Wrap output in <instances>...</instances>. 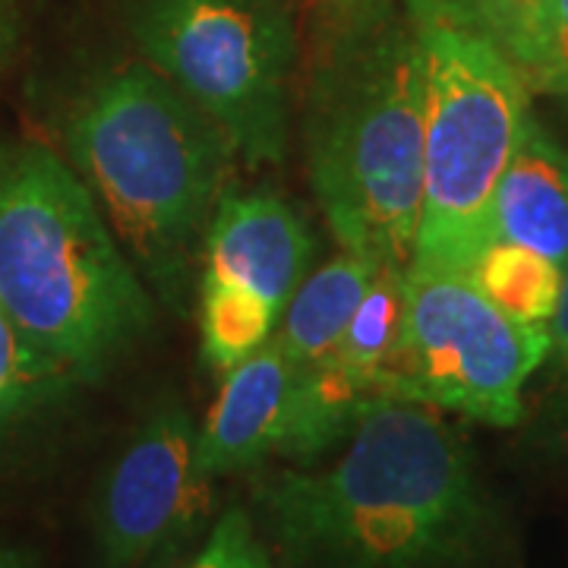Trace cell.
<instances>
[{
    "label": "cell",
    "instance_id": "14",
    "mask_svg": "<svg viewBox=\"0 0 568 568\" xmlns=\"http://www.w3.org/2000/svg\"><path fill=\"white\" fill-rule=\"evenodd\" d=\"M407 313V265L379 263L335 351L338 364L388 402V373L398 357Z\"/></svg>",
    "mask_w": 568,
    "mask_h": 568
},
{
    "label": "cell",
    "instance_id": "1",
    "mask_svg": "<svg viewBox=\"0 0 568 568\" xmlns=\"http://www.w3.org/2000/svg\"><path fill=\"white\" fill-rule=\"evenodd\" d=\"M250 511L278 568H484L493 549L470 448L414 402L366 410L328 465L260 477Z\"/></svg>",
    "mask_w": 568,
    "mask_h": 568
},
{
    "label": "cell",
    "instance_id": "17",
    "mask_svg": "<svg viewBox=\"0 0 568 568\" xmlns=\"http://www.w3.org/2000/svg\"><path fill=\"white\" fill-rule=\"evenodd\" d=\"M77 386L0 313V429Z\"/></svg>",
    "mask_w": 568,
    "mask_h": 568
},
{
    "label": "cell",
    "instance_id": "19",
    "mask_svg": "<svg viewBox=\"0 0 568 568\" xmlns=\"http://www.w3.org/2000/svg\"><path fill=\"white\" fill-rule=\"evenodd\" d=\"M549 361L552 366L562 373L568 379V268L566 278H562V291H559V301H556V310L549 316Z\"/></svg>",
    "mask_w": 568,
    "mask_h": 568
},
{
    "label": "cell",
    "instance_id": "12",
    "mask_svg": "<svg viewBox=\"0 0 568 568\" xmlns=\"http://www.w3.org/2000/svg\"><path fill=\"white\" fill-rule=\"evenodd\" d=\"M373 272L376 263L345 250L301 282L284 306V325L278 332V345L294 376L316 369L338 351Z\"/></svg>",
    "mask_w": 568,
    "mask_h": 568
},
{
    "label": "cell",
    "instance_id": "20",
    "mask_svg": "<svg viewBox=\"0 0 568 568\" xmlns=\"http://www.w3.org/2000/svg\"><path fill=\"white\" fill-rule=\"evenodd\" d=\"M0 568H36L32 562V556L29 552H22L17 547H3L0 544Z\"/></svg>",
    "mask_w": 568,
    "mask_h": 568
},
{
    "label": "cell",
    "instance_id": "6",
    "mask_svg": "<svg viewBox=\"0 0 568 568\" xmlns=\"http://www.w3.org/2000/svg\"><path fill=\"white\" fill-rule=\"evenodd\" d=\"M121 13L142 58L219 123L237 159L284 162L301 54L291 0H121Z\"/></svg>",
    "mask_w": 568,
    "mask_h": 568
},
{
    "label": "cell",
    "instance_id": "10",
    "mask_svg": "<svg viewBox=\"0 0 568 568\" xmlns=\"http://www.w3.org/2000/svg\"><path fill=\"white\" fill-rule=\"evenodd\" d=\"M294 369L278 335L224 373L222 388L205 420L196 426L193 462L200 477L215 484L278 458L291 417Z\"/></svg>",
    "mask_w": 568,
    "mask_h": 568
},
{
    "label": "cell",
    "instance_id": "3",
    "mask_svg": "<svg viewBox=\"0 0 568 568\" xmlns=\"http://www.w3.org/2000/svg\"><path fill=\"white\" fill-rule=\"evenodd\" d=\"M63 142L152 297L183 316L200 291L234 145L149 61L92 77L67 111Z\"/></svg>",
    "mask_w": 568,
    "mask_h": 568
},
{
    "label": "cell",
    "instance_id": "4",
    "mask_svg": "<svg viewBox=\"0 0 568 568\" xmlns=\"http://www.w3.org/2000/svg\"><path fill=\"white\" fill-rule=\"evenodd\" d=\"M0 313L73 383L102 376L155 323L92 190L39 142H0Z\"/></svg>",
    "mask_w": 568,
    "mask_h": 568
},
{
    "label": "cell",
    "instance_id": "2",
    "mask_svg": "<svg viewBox=\"0 0 568 568\" xmlns=\"http://www.w3.org/2000/svg\"><path fill=\"white\" fill-rule=\"evenodd\" d=\"M424 111V54L407 3L323 0L306 48V174L342 250L369 263H410Z\"/></svg>",
    "mask_w": 568,
    "mask_h": 568
},
{
    "label": "cell",
    "instance_id": "21",
    "mask_svg": "<svg viewBox=\"0 0 568 568\" xmlns=\"http://www.w3.org/2000/svg\"><path fill=\"white\" fill-rule=\"evenodd\" d=\"M7 39H10V29L0 22V58H3V51H7Z\"/></svg>",
    "mask_w": 568,
    "mask_h": 568
},
{
    "label": "cell",
    "instance_id": "18",
    "mask_svg": "<svg viewBox=\"0 0 568 568\" xmlns=\"http://www.w3.org/2000/svg\"><path fill=\"white\" fill-rule=\"evenodd\" d=\"M183 568H278L253 511L227 506Z\"/></svg>",
    "mask_w": 568,
    "mask_h": 568
},
{
    "label": "cell",
    "instance_id": "8",
    "mask_svg": "<svg viewBox=\"0 0 568 568\" xmlns=\"http://www.w3.org/2000/svg\"><path fill=\"white\" fill-rule=\"evenodd\" d=\"M196 420L178 395L145 407L104 470L92 534L102 568H164L212 511V487L200 477Z\"/></svg>",
    "mask_w": 568,
    "mask_h": 568
},
{
    "label": "cell",
    "instance_id": "7",
    "mask_svg": "<svg viewBox=\"0 0 568 568\" xmlns=\"http://www.w3.org/2000/svg\"><path fill=\"white\" fill-rule=\"evenodd\" d=\"M549 354V328L511 320L467 275L407 263V313L388 402L515 426L525 386Z\"/></svg>",
    "mask_w": 568,
    "mask_h": 568
},
{
    "label": "cell",
    "instance_id": "15",
    "mask_svg": "<svg viewBox=\"0 0 568 568\" xmlns=\"http://www.w3.org/2000/svg\"><path fill=\"white\" fill-rule=\"evenodd\" d=\"M467 278L489 304L499 306L511 320L547 325L559 301L566 268L525 246L489 241L467 268Z\"/></svg>",
    "mask_w": 568,
    "mask_h": 568
},
{
    "label": "cell",
    "instance_id": "9",
    "mask_svg": "<svg viewBox=\"0 0 568 568\" xmlns=\"http://www.w3.org/2000/svg\"><path fill=\"white\" fill-rule=\"evenodd\" d=\"M313 231L278 193L224 190L205 234L200 282H224L263 297L278 316L313 263Z\"/></svg>",
    "mask_w": 568,
    "mask_h": 568
},
{
    "label": "cell",
    "instance_id": "13",
    "mask_svg": "<svg viewBox=\"0 0 568 568\" xmlns=\"http://www.w3.org/2000/svg\"><path fill=\"white\" fill-rule=\"evenodd\" d=\"M528 89L568 104V0H458Z\"/></svg>",
    "mask_w": 568,
    "mask_h": 568
},
{
    "label": "cell",
    "instance_id": "5",
    "mask_svg": "<svg viewBox=\"0 0 568 568\" xmlns=\"http://www.w3.org/2000/svg\"><path fill=\"white\" fill-rule=\"evenodd\" d=\"M424 54V203L410 265L467 275L493 193L525 133L530 89L458 0H407Z\"/></svg>",
    "mask_w": 568,
    "mask_h": 568
},
{
    "label": "cell",
    "instance_id": "16",
    "mask_svg": "<svg viewBox=\"0 0 568 568\" xmlns=\"http://www.w3.org/2000/svg\"><path fill=\"white\" fill-rule=\"evenodd\" d=\"M203 361L212 373H227L275 335L278 313L263 297L224 282H200Z\"/></svg>",
    "mask_w": 568,
    "mask_h": 568
},
{
    "label": "cell",
    "instance_id": "11",
    "mask_svg": "<svg viewBox=\"0 0 568 568\" xmlns=\"http://www.w3.org/2000/svg\"><path fill=\"white\" fill-rule=\"evenodd\" d=\"M489 241L525 246L568 268V149L534 114L493 193Z\"/></svg>",
    "mask_w": 568,
    "mask_h": 568
}]
</instances>
